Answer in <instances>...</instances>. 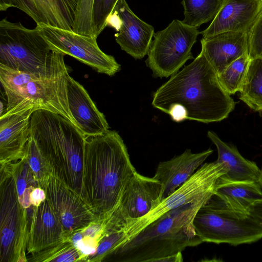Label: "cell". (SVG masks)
Wrapping results in <instances>:
<instances>
[{"label":"cell","mask_w":262,"mask_h":262,"mask_svg":"<svg viewBox=\"0 0 262 262\" xmlns=\"http://www.w3.org/2000/svg\"><path fill=\"white\" fill-rule=\"evenodd\" d=\"M235 104L202 51L158 89L152 101L153 106L177 122L186 119L206 123L221 121L228 117Z\"/></svg>","instance_id":"cell-1"},{"label":"cell","mask_w":262,"mask_h":262,"mask_svg":"<svg viewBox=\"0 0 262 262\" xmlns=\"http://www.w3.org/2000/svg\"><path fill=\"white\" fill-rule=\"evenodd\" d=\"M136 172L118 132L108 130L86 138L83 199L99 220H107L116 210Z\"/></svg>","instance_id":"cell-2"},{"label":"cell","mask_w":262,"mask_h":262,"mask_svg":"<svg viewBox=\"0 0 262 262\" xmlns=\"http://www.w3.org/2000/svg\"><path fill=\"white\" fill-rule=\"evenodd\" d=\"M64 55L52 50L50 67L40 76L0 64V81L7 101L5 112L0 118L28 111L45 110L61 115L76 126L69 107V74Z\"/></svg>","instance_id":"cell-3"},{"label":"cell","mask_w":262,"mask_h":262,"mask_svg":"<svg viewBox=\"0 0 262 262\" xmlns=\"http://www.w3.org/2000/svg\"><path fill=\"white\" fill-rule=\"evenodd\" d=\"M208 200L168 211L117 248L107 258L119 262H156L203 243L193 224L198 210Z\"/></svg>","instance_id":"cell-4"},{"label":"cell","mask_w":262,"mask_h":262,"mask_svg":"<svg viewBox=\"0 0 262 262\" xmlns=\"http://www.w3.org/2000/svg\"><path fill=\"white\" fill-rule=\"evenodd\" d=\"M30 133L52 172L83 198V134L66 118L45 110L31 115Z\"/></svg>","instance_id":"cell-5"},{"label":"cell","mask_w":262,"mask_h":262,"mask_svg":"<svg viewBox=\"0 0 262 262\" xmlns=\"http://www.w3.org/2000/svg\"><path fill=\"white\" fill-rule=\"evenodd\" d=\"M52 50L38 27L28 29L7 18L0 21V64L40 76L48 71Z\"/></svg>","instance_id":"cell-6"},{"label":"cell","mask_w":262,"mask_h":262,"mask_svg":"<svg viewBox=\"0 0 262 262\" xmlns=\"http://www.w3.org/2000/svg\"><path fill=\"white\" fill-rule=\"evenodd\" d=\"M193 224L203 242L237 246L262 238V226L254 219L222 208L210 198L197 211Z\"/></svg>","instance_id":"cell-7"},{"label":"cell","mask_w":262,"mask_h":262,"mask_svg":"<svg viewBox=\"0 0 262 262\" xmlns=\"http://www.w3.org/2000/svg\"><path fill=\"white\" fill-rule=\"evenodd\" d=\"M0 261H28L27 210L18 199L15 179L9 165L1 167Z\"/></svg>","instance_id":"cell-8"},{"label":"cell","mask_w":262,"mask_h":262,"mask_svg":"<svg viewBox=\"0 0 262 262\" xmlns=\"http://www.w3.org/2000/svg\"><path fill=\"white\" fill-rule=\"evenodd\" d=\"M201 34L198 28L174 19L154 36L147 66L155 77H168L176 73L189 59H193L191 49Z\"/></svg>","instance_id":"cell-9"},{"label":"cell","mask_w":262,"mask_h":262,"mask_svg":"<svg viewBox=\"0 0 262 262\" xmlns=\"http://www.w3.org/2000/svg\"><path fill=\"white\" fill-rule=\"evenodd\" d=\"M227 171L226 165L216 161L202 165L172 193L162 200L156 208L143 217L129 222L125 228L126 234L122 244L168 211L187 204L209 199L214 193L217 179Z\"/></svg>","instance_id":"cell-10"},{"label":"cell","mask_w":262,"mask_h":262,"mask_svg":"<svg viewBox=\"0 0 262 262\" xmlns=\"http://www.w3.org/2000/svg\"><path fill=\"white\" fill-rule=\"evenodd\" d=\"M51 50L69 55L97 72L113 76L120 70L115 58L104 53L97 39L49 25H37Z\"/></svg>","instance_id":"cell-11"},{"label":"cell","mask_w":262,"mask_h":262,"mask_svg":"<svg viewBox=\"0 0 262 262\" xmlns=\"http://www.w3.org/2000/svg\"><path fill=\"white\" fill-rule=\"evenodd\" d=\"M46 200L61 224L66 237L99 220L84 199L52 172L46 189Z\"/></svg>","instance_id":"cell-12"},{"label":"cell","mask_w":262,"mask_h":262,"mask_svg":"<svg viewBox=\"0 0 262 262\" xmlns=\"http://www.w3.org/2000/svg\"><path fill=\"white\" fill-rule=\"evenodd\" d=\"M163 187L157 180L134 174L123 191L119 205L112 214L117 220L126 225L143 217L162 201Z\"/></svg>","instance_id":"cell-13"},{"label":"cell","mask_w":262,"mask_h":262,"mask_svg":"<svg viewBox=\"0 0 262 262\" xmlns=\"http://www.w3.org/2000/svg\"><path fill=\"white\" fill-rule=\"evenodd\" d=\"M119 19L115 40L121 49L135 59L148 54L154 28L139 18L130 9L125 0H119L114 11Z\"/></svg>","instance_id":"cell-14"},{"label":"cell","mask_w":262,"mask_h":262,"mask_svg":"<svg viewBox=\"0 0 262 262\" xmlns=\"http://www.w3.org/2000/svg\"><path fill=\"white\" fill-rule=\"evenodd\" d=\"M26 251L31 254L66 239V233L47 200L27 210Z\"/></svg>","instance_id":"cell-15"},{"label":"cell","mask_w":262,"mask_h":262,"mask_svg":"<svg viewBox=\"0 0 262 262\" xmlns=\"http://www.w3.org/2000/svg\"><path fill=\"white\" fill-rule=\"evenodd\" d=\"M262 11V0H223L203 38L229 31H248Z\"/></svg>","instance_id":"cell-16"},{"label":"cell","mask_w":262,"mask_h":262,"mask_svg":"<svg viewBox=\"0 0 262 262\" xmlns=\"http://www.w3.org/2000/svg\"><path fill=\"white\" fill-rule=\"evenodd\" d=\"M68 99L76 126L86 138L101 135L109 130L104 114L97 108L83 86L70 75Z\"/></svg>","instance_id":"cell-17"},{"label":"cell","mask_w":262,"mask_h":262,"mask_svg":"<svg viewBox=\"0 0 262 262\" xmlns=\"http://www.w3.org/2000/svg\"><path fill=\"white\" fill-rule=\"evenodd\" d=\"M77 0H14V7L37 24L73 31Z\"/></svg>","instance_id":"cell-18"},{"label":"cell","mask_w":262,"mask_h":262,"mask_svg":"<svg viewBox=\"0 0 262 262\" xmlns=\"http://www.w3.org/2000/svg\"><path fill=\"white\" fill-rule=\"evenodd\" d=\"M33 111L0 118V165L17 162L25 155Z\"/></svg>","instance_id":"cell-19"},{"label":"cell","mask_w":262,"mask_h":262,"mask_svg":"<svg viewBox=\"0 0 262 262\" xmlns=\"http://www.w3.org/2000/svg\"><path fill=\"white\" fill-rule=\"evenodd\" d=\"M202 49L217 74L248 53V31H229L202 38Z\"/></svg>","instance_id":"cell-20"},{"label":"cell","mask_w":262,"mask_h":262,"mask_svg":"<svg viewBox=\"0 0 262 262\" xmlns=\"http://www.w3.org/2000/svg\"><path fill=\"white\" fill-rule=\"evenodd\" d=\"M213 151L209 148L193 154L190 149H186L169 160L160 162L153 178L162 185V200L189 179Z\"/></svg>","instance_id":"cell-21"},{"label":"cell","mask_w":262,"mask_h":262,"mask_svg":"<svg viewBox=\"0 0 262 262\" xmlns=\"http://www.w3.org/2000/svg\"><path fill=\"white\" fill-rule=\"evenodd\" d=\"M261 188L258 182L230 181L220 177L210 200L222 208L246 215L249 206L262 198Z\"/></svg>","instance_id":"cell-22"},{"label":"cell","mask_w":262,"mask_h":262,"mask_svg":"<svg viewBox=\"0 0 262 262\" xmlns=\"http://www.w3.org/2000/svg\"><path fill=\"white\" fill-rule=\"evenodd\" d=\"M207 136L216 147V161L227 167V171L222 178L230 181L258 182L260 169L255 162L244 158L235 146L223 142L214 132L208 131Z\"/></svg>","instance_id":"cell-23"},{"label":"cell","mask_w":262,"mask_h":262,"mask_svg":"<svg viewBox=\"0 0 262 262\" xmlns=\"http://www.w3.org/2000/svg\"><path fill=\"white\" fill-rule=\"evenodd\" d=\"M239 98L255 112L262 113V59L250 61Z\"/></svg>","instance_id":"cell-24"},{"label":"cell","mask_w":262,"mask_h":262,"mask_svg":"<svg viewBox=\"0 0 262 262\" xmlns=\"http://www.w3.org/2000/svg\"><path fill=\"white\" fill-rule=\"evenodd\" d=\"M106 220L92 222L85 227L69 234L66 237L80 252L84 261L96 251L104 235Z\"/></svg>","instance_id":"cell-25"},{"label":"cell","mask_w":262,"mask_h":262,"mask_svg":"<svg viewBox=\"0 0 262 262\" xmlns=\"http://www.w3.org/2000/svg\"><path fill=\"white\" fill-rule=\"evenodd\" d=\"M223 0H182L184 18L183 23L199 28L212 20Z\"/></svg>","instance_id":"cell-26"},{"label":"cell","mask_w":262,"mask_h":262,"mask_svg":"<svg viewBox=\"0 0 262 262\" xmlns=\"http://www.w3.org/2000/svg\"><path fill=\"white\" fill-rule=\"evenodd\" d=\"M8 164L15 179L19 201L23 208L27 210L31 206V192L39 186L28 163L26 153L21 160Z\"/></svg>","instance_id":"cell-27"},{"label":"cell","mask_w":262,"mask_h":262,"mask_svg":"<svg viewBox=\"0 0 262 262\" xmlns=\"http://www.w3.org/2000/svg\"><path fill=\"white\" fill-rule=\"evenodd\" d=\"M28 261H84V258L72 243L66 238L56 245L31 254Z\"/></svg>","instance_id":"cell-28"},{"label":"cell","mask_w":262,"mask_h":262,"mask_svg":"<svg viewBox=\"0 0 262 262\" xmlns=\"http://www.w3.org/2000/svg\"><path fill=\"white\" fill-rule=\"evenodd\" d=\"M251 59L246 53L217 75L219 81L229 95L239 92Z\"/></svg>","instance_id":"cell-29"},{"label":"cell","mask_w":262,"mask_h":262,"mask_svg":"<svg viewBox=\"0 0 262 262\" xmlns=\"http://www.w3.org/2000/svg\"><path fill=\"white\" fill-rule=\"evenodd\" d=\"M126 234L125 227L117 224H107L104 235L100 241L96 252L86 261L101 262L123 243Z\"/></svg>","instance_id":"cell-30"},{"label":"cell","mask_w":262,"mask_h":262,"mask_svg":"<svg viewBox=\"0 0 262 262\" xmlns=\"http://www.w3.org/2000/svg\"><path fill=\"white\" fill-rule=\"evenodd\" d=\"M26 156L39 186L45 191L52 169L34 140L30 136L26 148Z\"/></svg>","instance_id":"cell-31"},{"label":"cell","mask_w":262,"mask_h":262,"mask_svg":"<svg viewBox=\"0 0 262 262\" xmlns=\"http://www.w3.org/2000/svg\"><path fill=\"white\" fill-rule=\"evenodd\" d=\"M119 0H94L92 8L93 36L96 38L107 26V20Z\"/></svg>","instance_id":"cell-32"},{"label":"cell","mask_w":262,"mask_h":262,"mask_svg":"<svg viewBox=\"0 0 262 262\" xmlns=\"http://www.w3.org/2000/svg\"><path fill=\"white\" fill-rule=\"evenodd\" d=\"M93 1L77 0L73 27L75 33L94 37L92 28Z\"/></svg>","instance_id":"cell-33"},{"label":"cell","mask_w":262,"mask_h":262,"mask_svg":"<svg viewBox=\"0 0 262 262\" xmlns=\"http://www.w3.org/2000/svg\"><path fill=\"white\" fill-rule=\"evenodd\" d=\"M248 54L250 59H262V11L248 30Z\"/></svg>","instance_id":"cell-34"},{"label":"cell","mask_w":262,"mask_h":262,"mask_svg":"<svg viewBox=\"0 0 262 262\" xmlns=\"http://www.w3.org/2000/svg\"><path fill=\"white\" fill-rule=\"evenodd\" d=\"M247 214L262 226V198L255 201L249 206Z\"/></svg>","instance_id":"cell-35"},{"label":"cell","mask_w":262,"mask_h":262,"mask_svg":"<svg viewBox=\"0 0 262 262\" xmlns=\"http://www.w3.org/2000/svg\"><path fill=\"white\" fill-rule=\"evenodd\" d=\"M46 191L40 187H35L30 194V201L32 206L37 207L46 200Z\"/></svg>","instance_id":"cell-36"},{"label":"cell","mask_w":262,"mask_h":262,"mask_svg":"<svg viewBox=\"0 0 262 262\" xmlns=\"http://www.w3.org/2000/svg\"><path fill=\"white\" fill-rule=\"evenodd\" d=\"M182 252L172 254L156 260V262H182L183 261Z\"/></svg>","instance_id":"cell-37"},{"label":"cell","mask_w":262,"mask_h":262,"mask_svg":"<svg viewBox=\"0 0 262 262\" xmlns=\"http://www.w3.org/2000/svg\"><path fill=\"white\" fill-rule=\"evenodd\" d=\"M11 7H14V0H0L1 11H5Z\"/></svg>","instance_id":"cell-38"},{"label":"cell","mask_w":262,"mask_h":262,"mask_svg":"<svg viewBox=\"0 0 262 262\" xmlns=\"http://www.w3.org/2000/svg\"><path fill=\"white\" fill-rule=\"evenodd\" d=\"M258 183L262 188V167H261V169H260V177H259Z\"/></svg>","instance_id":"cell-39"}]
</instances>
